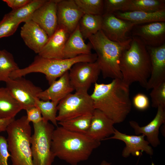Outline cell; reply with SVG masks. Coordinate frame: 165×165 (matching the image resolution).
Returning a JSON list of instances; mask_svg holds the SVG:
<instances>
[{"mask_svg": "<svg viewBox=\"0 0 165 165\" xmlns=\"http://www.w3.org/2000/svg\"><path fill=\"white\" fill-rule=\"evenodd\" d=\"M57 13L58 25L63 26L70 34L75 30L84 14L74 0H59Z\"/></svg>", "mask_w": 165, "mask_h": 165, "instance_id": "2e32d148", "label": "cell"}, {"mask_svg": "<svg viewBox=\"0 0 165 165\" xmlns=\"http://www.w3.org/2000/svg\"><path fill=\"white\" fill-rule=\"evenodd\" d=\"M119 66L125 85L130 87L138 82L146 88L151 74L150 60L146 46L138 38L132 36L129 47L122 53Z\"/></svg>", "mask_w": 165, "mask_h": 165, "instance_id": "3957f363", "label": "cell"}, {"mask_svg": "<svg viewBox=\"0 0 165 165\" xmlns=\"http://www.w3.org/2000/svg\"><path fill=\"white\" fill-rule=\"evenodd\" d=\"M6 131L12 165H33L31 149V129L27 116L15 119Z\"/></svg>", "mask_w": 165, "mask_h": 165, "instance_id": "8992f818", "label": "cell"}, {"mask_svg": "<svg viewBox=\"0 0 165 165\" xmlns=\"http://www.w3.org/2000/svg\"><path fill=\"white\" fill-rule=\"evenodd\" d=\"M70 34L63 26L58 25L38 55L47 58L64 59V49Z\"/></svg>", "mask_w": 165, "mask_h": 165, "instance_id": "ffe728a7", "label": "cell"}, {"mask_svg": "<svg viewBox=\"0 0 165 165\" xmlns=\"http://www.w3.org/2000/svg\"><path fill=\"white\" fill-rule=\"evenodd\" d=\"M145 137L143 134L128 135L121 133L115 128L113 135L105 140L115 139L124 142L126 144L122 152V156L124 157L127 158L131 154L134 156H139L141 153V152H145L152 156L153 154V149L149 145L148 141L145 139Z\"/></svg>", "mask_w": 165, "mask_h": 165, "instance_id": "5bb4252c", "label": "cell"}, {"mask_svg": "<svg viewBox=\"0 0 165 165\" xmlns=\"http://www.w3.org/2000/svg\"><path fill=\"white\" fill-rule=\"evenodd\" d=\"M101 73L96 61L77 63L68 71L70 84L75 91H88L92 84L97 82Z\"/></svg>", "mask_w": 165, "mask_h": 165, "instance_id": "9c48e42d", "label": "cell"}, {"mask_svg": "<svg viewBox=\"0 0 165 165\" xmlns=\"http://www.w3.org/2000/svg\"><path fill=\"white\" fill-rule=\"evenodd\" d=\"M33 124L34 132L31 143L33 165H52L56 157L51 148L54 126L43 120Z\"/></svg>", "mask_w": 165, "mask_h": 165, "instance_id": "52a82bcc", "label": "cell"}, {"mask_svg": "<svg viewBox=\"0 0 165 165\" xmlns=\"http://www.w3.org/2000/svg\"><path fill=\"white\" fill-rule=\"evenodd\" d=\"M102 16L84 14L79 21V29L84 39H87L101 30Z\"/></svg>", "mask_w": 165, "mask_h": 165, "instance_id": "d4e9b609", "label": "cell"}, {"mask_svg": "<svg viewBox=\"0 0 165 165\" xmlns=\"http://www.w3.org/2000/svg\"><path fill=\"white\" fill-rule=\"evenodd\" d=\"M78 24L66 42L63 52V58H72L82 54L92 53L91 44L89 43L86 44Z\"/></svg>", "mask_w": 165, "mask_h": 165, "instance_id": "7402d4cb", "label": "cell"}, {"mask_svg": "<svg viewBox=\"0 0 165 165\" xmlns=\"http://www.w3.org/2000/svg\"><path fill=\"white\" fill-rule=\"evenodd\" d=\"M95 109H98L115 124L123 122L131 111L129 86L122 79H115L108 84H94L90 95Z\"/></svg>", "mask_w": 165, "mask_h": 165, "instance_id": "6da1fadb", "label": "cell"}, {"mask_svg": "<svg viewBox=\"0 0 165 165\" xmlns=\"http://www.w3.org/2000/svg\"><path fill=\"white\" fill-rule=\"evenodd\" d=\"M31 0H3L12 10L20 8L29 3Z\"/></svg>", "mask_w": 165, "mask_h": 165, "instance_id": "74e56055", "label": "cell"}, {"mask_svg": "<svg viewBox=\"0 0 165 165\" xmlns=\"http://www.w3.org/2000/svg\"><path fill=\"white\" fill-rule=\"evenodd\" d=\"M1 52V50H0V54Z\"/></svg>", "mask_w": 165, "mask_h": 165, "instance_id": "b9f144b4", "label": "cell"}, {"mask_svg": "<svg viewBox=\"0 0 165 165\" xmlns=\"http://www.w3.org/2000/svg\"><path fill=\"white\" fill-rule=\"evenodd\" d=\"M150 94L152 107H165V82L152 89Z\"/></svg>", "mask_w": 165, "mask_h": 165, "instance_id": "d6a6232c", "label": "cell"}, {"mask_svg": "<svg viewBox=\"0 0 165 165\" xmlns=\"http://www.w3.org/2000/svg\"><path fill=\"white\" fill-rule=\"evenodd\" d=\"M92 116V114L80 116L58 122V124L69 131L86 134L90 126Z\"/></svg>", "mask_w": 165, "mask_h": 165, "instance_id": "4316f807", "label": "cell"}, {"mask_svg": "<svg viewBox=\"0 0 165 165\" xmlns=\"http://www.w3.org/2000/svg\"><path fill=\"white\" fill-rule=\"evenodd\" d=\"M74 90L70 84L68 71L53 82L47 89L40 92L37 97L44 101H51L59 103Z\"/></svg>", "mask_w": 165, "mask_h": 165, "instance_id": "44dd1931", "label": "cell"}, {"mask_svg": "<svg viewBox=\"0 0 165 165\" xmlns=\"http://www.w3.org/2000/svg\"><path fill=\"white\" fill-rule=\"evenodd\" d=\"M5 82L6 87L25 110L35 106V99L43 90L31 81L22 77L9 78Z\"/></svg>", "mask_w": 165, "mask_h": 165, "instance_id": "30bf717a", "label": "cell"}, {"mask_svg": "<svg viewBox=\"0 0 165 165\" xmlns=\"http://www.w3.org/2000/svg\"><path fill=\"white\" fill-rule=\"evenodd\" d=\"M20 34L25 45L38 54L49 39L45 31L31 20L25 23L21 28Z\"/></svg>", "mask_w": 165, "mask_h": 165, "instance_id": "d6986e66", "label": "cell"}, {"mask_svg": "<svg viewBox=\"0 0 165 165\" xmlns=\"http://www.w3.org/2000/svg\"><path fill=\"white\" fill-rule=\"evenodd\" d=\"M97 55V62L103 78L122 79L119 64L123 51L130 46L131 37L123 43L109 39L101 30L88 38Z\"/></svg>", "mask_w": 165, "mask_h": 165, "instance_id": "277c9868", "label": "cell"}, {"mask_svg": "<svg viewBox=\"0 0 165 165\" xmlns=\"http://www.w3.org/2000/svg\"><path fill=\"white\" fill-rule=\"evenodd\" d=\"M58 122L78 116L92 114L95 109L88 91L80 90L70 93L61 100L57 105Z\"/></svg>", "mask_w": 165, "mask_h": 165, "instance_id": "ba28073f", "label": "cell"}, {"mask_svg": "<svg viewBox=\"0 0 165 165\" xmlns=\"http://www.w3.org/2000/svg\"><path fill=\"white\" fill-rule=\"evenodd\" d=\"M15 118L9 119H0V132L6 131L8 125Z\"/></svg>", "mask_w": 165, "mask_h": 165, "instance_id": "f35d334b", "label": "cell"}, {"mask_svg": "<svg viewBox=\"0 0 165 165\" xmlns=\"http://www.w3.org/2000/svg\"><path fill=\"white\" fill-rule=\"evenodd\" d=\"M157 108L154 118L145 126H140L134 121L129 122L135 134L137 135L141 134L146 136L149 144L154 147H157L160 144L159 138V130L161 125L165 123V107L159 106Z\"/></svg>", "mask_w": 165, "mask_h": 165, "instance_id": "e0dca14e", "label": "cell"}, {"mask_svg": "<svg viewBox=\"0 0 165 165\" xmlns=\"http://www.w3.org/2000/svg\"><path fill=\"white\" fill-rule=\"evenodd\" d=\"M129 1L130 0H104L103 14L112 13L117 11H125Z\"/></svg>", "mask_w": 165, "mask_h": 165, "instance_id": "836d02e7", "label": "cell"}, {"mask_svg": "<svg viewBox=\"0 0 165 165\" xmlns=\"http://www.w3.org/2000/svg\"><path fill=\"white\" fill-rule=\"evenodd\" d=\"M133 35L146 46L157 47L165 43V22H156L136 26Z\"/></svg>", "mask_w": 165, "mask_h": 165, "instance_id": "7c38bea8", "label": "cell"}, {"mask_svg": "<svg viewBox=\"0 0 165 165\" xmlns=\"http://www.w3.org/2000/svg\"><path fill=\"white\" fill-rule=\"evenodd\" d=\"M96 53L82 54L75 57L68 59H50L38 55L28 67L19 68L13 72L9 78L14 79L23 77L27 74L34 72L44 74L50 85L58 78L69 71L75 64L81 62H94L96 61Z\"/></svg>", "mask_w": 165, "mask_h": 165, "instance_id": "5b68a950", "label": "cell"}, {"mask_svg": "<svg viewBox=\"0 0 165 165\" xmlns=\"http://www.w3.org/2000/svg\"><path fill=\"white\" fill-rule=\"evenodd\" d=\"M112 13L116 17L130 21L135 25L153 22L165 21V10L154 12L139 11H117Z\"/></svg>", "mask_w": 165, "mask_h": 165, "instance_id": "603a6c76", "label": "cell"}, {"mask_svg": "<svg viewBox=\"0 0 165 165\" xmlns=\"http://www.w3.org/2000/svg\"><path fill=\"white\" fill-rule=\"evenodd\" d=\"M27 112L28 120L33 123H38L42 120V118L39 109L35 106L25 110Z\"/></svg>", "mask_w": 165, "mask_h": 165, "instance_id": "8d00e7d4", "label": "cell"}, {"mask_svg": "<svg viewBox=\"0 0 165 165\" xmlns=\"http://www.w3.org/2000/svg\"><path fill=\"white\" fill-rule=\"evenodd\" d=\"M47 0H31L28 3L18 9L12 10L8 13L14 20L21 23L31 20L32 14Z\"/></svg>", "mask_w": 165, "mask_h": 165, "instance_id": "484cf974", "label": "cell"}, {"mask_svg": "<svg viewBox=\"0 0 165 165\" xmlns=\"http://www.w3.org/2000/svg\"><path fill=\"white\" fill-rule=\"evenodd\" d=\"M58 103L57 102L51 101L41 100L38 97L35 99V106L39 109L42 120L45 122L50 121L56 127L58 126L57 113Z\"/></svg>", "mask_w": 165, "mask_h": 165, "instance_id": "f1b7e54d", "label": "cell"}, {"mask_svg": "<svg viewBox=\"0 0 165 165\" xmlns=\"http://www.w3.org/2000/svg\"><path fill=\"white\" fill-rule=\"evenodd\" d=\"M101 30L109 40L123 43L131 37L127 35L135 25L131 22L119 19L113 13H105L102 15Z\"/></svg>", "mask_w": 165, "mask_h": 165, "instance_id": "8fae6325", "label": "cell"}, {"mask_svg": "<svg viewBox=\"0 0 165 165\" xmlns=\"http://www.w3.org/2000/svg\"><path fill=\"white\" fill-rule=\"evenodd\" d=\"M10 156L7 139L0 135V165H8V160Z\"/></svg>", "mask_w": 165, "mask_h": 165, "instance_id": "d590c367", "label": "cell"}, {"mask_svg": "<svg viewBox=\"0 0 165 165\" xmlns=\"http://www.w3.org/2000/svg\"><path fill=\"white\" fill-rule=\"evenodd\" d=\"M20 23L13 20L8 13L0 22V38L13 35Z\"/></svg>", "mask_w": 165, "mask_h": 165, "instance_id": "1f68e13d", "label": "cell"}, {"mask_svg": "<svg viewBox=\"0 0 165 165\" xmlns=\"http://www.w3.org/2000/svg\"><path fill=\"white\" fill-rule=\"evenodd\" d=\"M101 144L86 134L70 131L60 126L53 131L51 148L55 157L70 165H78L87 160Z\"/></svg>", "mask_w": 165, "mask_h": 165, "instance_id": "7a4b0ae2", "label": "cell"}, {"mask_svg": "<svg viewBox=\"0 0 165 165\" xmlns=\"http://www.w3.org/2000/svg\"><path fill=\"white\" fill-rule=\"evenodd\" d=\"M133 104L136 109L140 111H143L147 109L149 107V101L146 95L139 93L134 97Z\"/></svg>", "mask_w": 165, "mask_h": 165, "instance_id": "e575fe53", "label": "cell"}, {"mask_svg": "<svg viewBox=\"0 0 165 165\" xmlns=\"http://www.w3.org/2000/svg\"><path fill=\"white\" fill-rule=\"evenodd\" d=\"M165 10L164 0H130L125 11L154 12Z\"/></svg>", "mask_w": 165, "mask_h": 165, "instance_id": "83f0119b", "label": "cell"}, {"mask_svg": "<svg viewBox=\"0 0 165 165\" xmlns=\"http://www.w3.org/2000/svg\"><path fill=\"white\" fill-rule=\"evenodd\" d=\"M20 68L13 55L6 50H1L0 54V81L6 82L12 73Z\"/></svg>", "mask_w": 165, "mask_h": 165, "instance_id": "f546056e", "label": "cell"}, {"mask_svg": "<svg viewBox=\"0 0 165 165\" xmlns=\"http://www.w3.org/2000/svg\"><path fill=\"white\" fill-rule=\"evenodd\" d=\"M23 109L21 104L6 87L0 88V119L14 118Z\"/></svg>", "mask_w": 165, "mask_h": 165, "instance_id": "cb8c5ba5", "label": "cell"}, {"mask_svg": "<svg viewBox=\"0 0 165 165\" xmlns=\"http://www.w3.org/2000/svg\"><path fill=\"white\" fill-rule=\"evenodd\" d=\"M84 14L102 16L104 13V0H74Z\"/></svg>", "mask_w": 165, "mask_h": 165, "instance_id": "4dcf8cb0", "label": "cell"}, {"mask_svg": "<svg viewBox=\"0 0 165 165\" xmlns=\"http://www.w3.org/2000/svg\"><path fill=\"white\" fill-rule=\"evenodd\" d=\"M162 128L163 129H164V127H162ZM163 131H164V130H163V132H162V134H164V132Z\"/></svg>", "mask_w": 165, "mask_h": 165, "instance_id": "60d3db41", "label": "cell"}, {"mask_svg": "<svg viewBox=\"0 0 165 165\" xmlns=\"http://www.w3.org/2000/svg\"><path fill=\"white\" fill-rule=\"evenodd\" d=\"M111 163H109L105 160H103L101 162L100 165H110Z\"/></svg>", "mask_w": 165, "mask_h": 165, "instance_id": "ab89813d", "label": "cell"}, {"mask_svg": "<svg viewBox=\"0 0 165 165\" xmlns=\"http://www.w3.org/2000/svg\"><path fill=\"white\" fill-rule=\"evenodd\" d=\"M114 122L100 110L95 109L90 126L86 134L93 140L101 142L113 135Z\"/></svg>", "mask_w": 165, "mask_h": 165, "instance_id": "ac0fdd59", "label": "cell"}, {"mask_svg": "<svg viewBox=\"0 0 165 165\" xmlns=\"http://www.w3.org/2000/svg\"><path fill=\"white\" fill-rule=\"evenodd\" d=\"M149 55L151 72L145 89H152L165 82V43L157 47L146 46Z\"/></svg>", "mask_w": 165, "mask_h": 165, "instance_id": "9a60e30c", "label": "cell"}, {"mask_svg": "<svg viewBox=\"0 0 165 165\" xmlns=\"http://www.w3.org/2000/svg\"><path fill=\"white\" fill-rule=\"evenodd\" d=\"M59 0L47 1L32 15L31 20L39 25L50 37L56 30L58 23L57 3Z\"/></svg>", "mask_w": 165, "mask_h": 165, "instance_id": "4fadbf2b", "label": "cell"}]
</instances>
